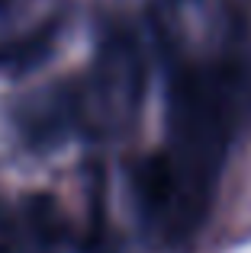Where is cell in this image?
<instances>
[{"mask_svg": "<svg viewBox=\"0 0 251 253\" xmlns=\"http://www.w3.org/2000/svg\"><path fill=\"white\" fill-rule=\"evenodd\" d=\"M242 109V77L229 64H193L174 74L168 148L135 176L142 209L164 234L184 237L206 215L229 138Z\"/></svg>", "mask_w": 251, "mask_h": 253, "instance_id": "cell-1", "label": "cell"}]
</instances>
